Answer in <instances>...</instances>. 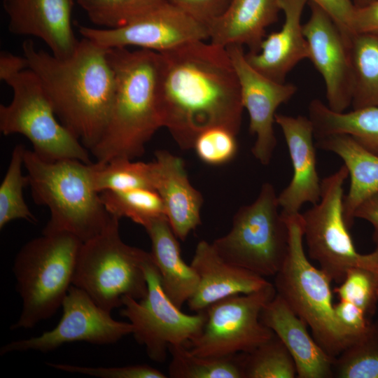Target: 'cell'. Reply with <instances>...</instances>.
<instances>
[{"label":"cell","instance_id":"cell-1","mask_svg":"<svg viewBox=\"0 0 378 378\" xmlns=\"http://www.w3.org/2000/svg\"><path fill=\"white\" fill-rule=\"evenodd\" d=\"M158 94L162 125L182 150L215 127L238 134L243 105L226 48L199 40L158 52Z\"/></svg>","mask_w":378,"mask_h":378},{"label":"cell","instance_id":"cell-2","mask_svg":"<svg viewBox=\"0 0 378 378\" xmlns=\"http://www.w3.org/2000/svg\"><path fill=\"white\" fill-rule=\"evenodd\" d=\"M22 48L59 122L90 151L106 130L115 90L107 50L84 37L64 57L37 49L31 39Z\"/></svg>","mask_w":378,"mask_h":378},{"label":"cell","instance_id":"cell-3","mask_svg":"<svg viewBox=\"0 0 378 378\" xmlns=\"http://www.w3.org/2000/svg\"><path fill=\"white\" fill-rule=\"evenodd\" d=\"M115 90L106 130L90 150L96 162L141 157L162 127L158 94L159 54L146 49H107Z\"/></svg>","mask_w":378,"mask_h":378},{"label":"cell","instance_id":"cell-4","mask_svg":"<svg viewBox=\"0 0 378 378\" xmlns=\"http://www.w3.org/2000/svg\"><path fill=\"white\" fill-rule=\"evenodd\" d=\"M24 167L34 202L46 206L50 213L42 233L68 232L84 242L111 222L113 216L94 188V162L47 161L26 149Z\"/></svg>","mask_w":378,"mask_h":378},{"label":"cell","instance_id":"cell-5","mask_svg":"<svg viewBox=\"0 0 378 378\" xmlns=\"http://www.w3.org/2000/svg\"><path fill=\"white\" fill-rule=\"evenodd\" d=\"M82 243L68 232L42 233L20 248L13 272L22 306L11 330L31 328L62 307Z\"/></svg>","mask_w":378,"mask_h":378},{"label":"cell","instance_id":"cell-6","mask_svg":"<svg viewBox=\"0 0 378 378\" xmlns=\"http://www.w3.org/2000/svg\"><path fill=\"white\" fill-rule=\"evenodd\" d=\"M289 234L286 258L274 276L276 293L307 324L320 346L335 358L352 341L338 322L330 279L315 267L304 247L301 213L285 217Z\"/></svg>","mask_w":378,"mask_h":378},{"label":"cell","instance_id":"cell-7","mask_svg":"<svg viewBox=\"0 0 378 378\" xmlns=\"http://www.w3.org/2000/svg\"><path fill=\"white\" fill-rule=\"evenodd\" d=\"M119 220L113 216L102 232L82 243L72 280L108 312L121 307L125 297L141 300L148 293L144 262L150 252L123 241Z\"/></svg>","mask_w":378,"mask_h":378},{"label":"cell","instance_id":"cell-8","mask_svg":"<svg viewBox=\"0 0 378 378\" xmlns=\"http://www.w3.org/2000/svg\"><path fill=\"white\" fill-rule=\"evenodd\" d=\"M274 186L264 183L252 203L239 208L232 226L211 244L225 261L262 276H274L288 252V225Z\"/></svg>","mask_w":378,"mask_h":378},{"label":"cell","instance_id":"cell-9","mask_svg":"<svg viewBox=\"0 0 378 378\" xmlns=\"http://www.w3.org/2000/svg\"><path fill=\"white\" fill-rule=\"evenodd\" d=\"M348 176L343 164L323 178L319 202L301 213L307 254L337 284L352 268L365 269L378 276V248L370 253H359L344 220V183Z\"/></svg>","mask_w":378,"mask_h":378},{"label":"cell","instance_id":"cell-10","mask_svg":"<svg viewBox=\"0 0 378 378\" xmlns=\"http://www.w3.org/2000/svg\"><path fill=\"white\" fill-rule=\"evenodd\" d=\"M13 90L8 105H0V130L4 135L19 134L32 144L41 159H64L91 164L88 150L59 120L37 76L26 69L6 82Z\"/></svg>","mask_w":378,"mask_h":378},{"label":"cell","instance_id":"cell-11","mask_svg":"<svg viewBox=\"0 0 378 378\" xmlns=\"http://www.w3.org/2000/svg\"><path fill=\"white\" fill-rule=\"evenodd\" d=\"M148 293L141 300L122 299L120 314L133 326L132 335L144 345L150 360L163 363L172 345H186L202 332L206 312L188 314L181 312L164 293L151 254L144 262Z\"/></svg>","mask_w":378,"mask_h":378},{"label":"cell","instance_id":"cell-12","mask_svg":"<svg viewBox=\"0 0 378 378\" xmlns=\"http://www.w3.org/2000/svg\"><path fill=\"white\" fill-rule=\"evenodd\" d=\"M274 284L246 294L221 299L206 309L200 334L187 345L195 355L228 357L248 353L270 340L274 332L260 320V314L276 295Z\"/></svg>","mask_w":378,"mask_h":378},{"label":"cell","instance_id":"cell-13","mask_svg":"<svg viewBox=\"0 0 378 378\" xmlns=\"http://www.w3.org/2000/svg\"><path fill=\"white\" fill-rule=\"evenodd\" d=\"M77 27L82 37L106 50L136 46L162 52L188 42L209 38L206 24L168 0L120 27Z\"/></svg>","mask_w":378,"mask_h":378},{"label":"cell","instance_id":"cell-14","mask_svg":"<svg viewBox=\"0 0 378 378\" xmlns=\"http://www.w3.org/2000/svg\"><path fill=\"white\" fill-rule=\"evenodd\" d=\"M62 307V317L53 329L38 336L7 343L1 348L0 354L27 351L46 353L75 342L110 344L133 332L134 327L130 322L113 319L111 312L102 309L83 290L74 285L71 286Z\"/></svg>","mask_w":378,"mask_h":378},{"label":"cell","instance_id":"cell-15","mask_svg":"<svg viewBox=\"0 0 378 378\" xmlns=\"http://www.w3.org/2000/svg\"><path fill=\"white\" fill-rule=\"evenodd\" d=\"M225 48L237 75L243 107L248 113L249 132L255 136L251 152L262 164L267 165L277 144L274 130L276 109L294 96L297 87L274 81L253 68L242 46Z\"/></svg>","mask_w":378,"mask_h":378},{"label":"cell","instance_id":"cell-16","mask_svg":"<svg viewBox=\"0 0 378 378\" xmlns=\"http://www.w3.org/2000/svg\"><path fill=\"white\" fill-rule=\"evenodd\" d=\"M308 2L311 13L303 24L308 59L323 78L327 106L344 112L351 105L353 91L349 43L332 18L316 4Z\"/></svg>","mask_w":378,"mask_h":378},{"label":"cell","instance_id":"cell-17","mask_svg":"<svg viewBox=\"0 0 378 378\" xmlns=\"http://www.w3.org/2000/svg\"><path fill=\"white\" fill-rule=\"evenodd\" d=\"M275 123L282 131L293 171L289 184L278 195V202L283 216H293L300 214L305 203L314 205L321 199L314 128L309 118L304 115L276 113Z\"/></svg>","mask_w":378,"mask_h":378},{"label":"cell","instance_id":"cell-18","mask_svg":"<svg viewBox=\"0 0 378 378\" xmlns=\"http://www.w3.org/2000/svg\"><path fill=\"white\" fill-rule=\"evenodd\" d=\"M75 0H3L9 31L42 40L55 56L64 57L75 50L78 39L71 23Z\"/></svg>","mask_w":378,"mask_h":378},{"label":"cell","instance_id":"cell-19","mask_svg":"<svg viewBox=\"0 0 378 378\" xmlns=\"http://www.w3.org/2000/svg\"><path fill=\"white\" fill-rule=\"evenodd\" d=\"M190 265L198 276L199 283L187 304L195 313L204 311L221 299L251 293L271 283L264 276L225 261L212 244L204 240L197 244Z\"/></svg>","mask_w":378,"mask_h":378},{"label":"cell","instance_id":"cell-20","mask_svg":"<svg viewBox=\"0 0 378 378\" xmlns=\"http://www.w3.org/2000/svg\"><path fill=\"white\" fill-rule=\"evenodd\" d=\"M153 186L176 237L184 241L201 224L203 197L189 181L184 161L166 150L155 152Z\"/></svg>","mask_w":378,"mask_h":378},{"label":"cell","instance_id":"cell-21","mask_svg":"<svg viewBox=\"0 0 378 378\" xmlns=\"http://www.w3.org/2000/svg\"><path fill=\"white\" fill-rule=\"evenodd\" d=\"M262 323L284 344L295 362L297 378H332L335 358L327 354L300 318L277 293L263 307Z\"/></svg>","mask_w":378,"mask_h":378},{"label":"cell","instance_id":"cell-22","mask_svg":"<svg viewBox=\"0 0 378 378\" xmlns=\"http://www.w3.org/2000/svg\"><path fill=\"white\" fill-rule=\"evenodd\" d=\"M284 21L281 28L265 36L258 52L245 53L248 64L265 76L285 83L288 74L309 59V46L301 19L308 0H279Z\"/></svg>","mask_w":378,"mask_h":378},{"label":"cell","instance_id":"cell-23","mask_svg":"<svg viewBox=\"0 0 378 378\" xmlns=\"http://www.w3.org/2000/svg\"><path fill=\"white\" fill-rule=\"evenodd\" d=\"M279 0H232L225 11L207 26L210 42L223 47L246 46L258 52L266 28L278 20Z\"/></svg>","mask_w":378,"mask_h":378},{"label":"cell","instance_id":"cell-24","mask_svg":"<svg viewBox=\"0 0 378 378\" xmlns=\"http://www.w3.org/2000/svg\"><path fill=\"white\" fill-rule=\"evenodd\" d=\"M316 147L339 156L346 166L350 186L343 199V214L350 230L354 213L368 198L378 192V155L369 151L353 137L335 134L316 139Z\"/></svg>","mask_w":378,"mask_h":378},{"label":"cell","instance_id":"cell-25","mask_svg":"<svg viewBox=\"0 0 378 378\" xmlns=\"http://www.w3.org/2000/svg\"><path fill=\"white\" fill-rule=\"evenodd\" d=\"M151 241V256L158 270L162 287L172 302L181 309L196 291L199 279L191 265L182 258L178 239L166 216L144 228Z\"/></svg>","mask_w":378,"mask_h":378},{"label":"cell","instance_id":"cell-26","mask_svg":"<svg viewBox=\"0 0 378 378\" xmlns=\"http://www.w3.org/2000/svg\"><path fill=\"white\" fill-rule=\"evenodd\" d=\"M308 113L316 139L335 134H348L378 155V106L337 112L321 100L314 99L308 106Z\"/></svg>","mask_w":378,"mask_h":378},{"label":"cell","instance_id":"cell-27","mask_svg":"<svg viewBox=\"0 0 378 378\" xmlns=\"http://www.w3.org/2000/svg\"><path fill=\"white\" fill-rule=\"evenodd\" d=\"M349 49L353 74V109L378 106V31L354 34Z\"/></svg>","mask_w":378,"mask_h":378},{"label":"cell","instance_id":"cell-28","mask_svg":"<svg viewBox=\"0 0 378 378\" xmlns=\"http://www.w3.org/2000/svg\"><path fill=\"white\" fill-rule=\"evenodd\" d=\"M172 378H243L240 354L228 357H207L192 354L186 345L169 348Z\"/></svg>","mask_w":378,"mask_h":378},{"label":"cell","instance_id":"cell-29","mask_svg":"<svg viewBox=\"0 0 378 378\" xmlns=\"http://www.w3.org/2000/svg\"><path fill=\"white\" fill-rule=\"evenodd\" d=\"M333 377L378 378V321H372L335 358Z\"/></svg>","mask_w":378,"mask_h":378},{"label":"cell","instance_id":"cell-30","mask_svg":"<svg viewBox=\"0 0 378 378\" xmlns=\"http://www.w3.org/2000/svg\"><path fill=\"white\" fill-rule=\"evenodd\" d=\"M99 195L111 216L119 219L129 218L144 228L153 220L166 216L162 200L153 189L104 191Z\"/></svg>","mask_w":378,"mask_h":378},{"label":"cell","instance_id":"cell-31","mask_svg":"<svg viewBox=\"0 0 378 378\" xmlns=\"http://www.w3.org/2000/svg\"><path fill=\"white\" fill-rule=\"evenodd\" d=\"M93 179L99 193L136 188L154 190L153 162H133L127 158L106 163L95 162Z\"/></svg>","mask_w":378,"mask_h":378},{"label":"cell","instance_id":"cell-32","mask_svg":"<svg viewBox=\"0 0 378 378\" xmlns=\"http://www.w3.org/2000/svg\"><path fill=\"white\" fill-rule=\"evenodd\" d=\"M243 378H295V362L281 340L273 336L248 353L240 354Z\"/></svg>","mask_w":378,"mask_h":378},{"label":"cell","instance_id":"cell-33","mask_svg":"<svg viewBox=\"0 0 378 378\" xmlns=\"http://www.w3.org/2000/svg\"><path fill=\"white\" fill-rule=\"evenodd\" d=\"M26 149L18 144L13 150L6 173L0 186V229L13 220L23 219L36 223L23 197V188L29 186L27 175L22 174Z\"/></svg>","mask_w":378,"mask_h":378},{"label":"cell","instance_id":"cell-34","mask_svg":"<svg viewBox=\"0 0 378 378\" xmlns=\"http://www.w3.org/2000/svg\"><path fill=\"white\" fill-rule=\"evenodd\" d=\"M166 0H75L90 22L105 29L127 24Z\"/></svg>","mask_w":378,"mask_h":378},{"label":"cell","instance_id":"cell-35","mask_svg":"<svg viewBox=\"0 0 378 378\" xmlns=\"http://www.w3.org/2000/svg\"><path fill=\"white\" fill-rule=\"evenodd\" d=\"M339 300L350 302L371 318L378 304V276L362 268L348 270L344 280L332 289Z\"/></svg>","mask_w":378,"mask_h":378},{"label":"cell","instance_id":"cell-36","mask_svg":"<svg viewBox=\"0 0 378 378\" xmlns=\"http://www.w3.org/2000/svg\"><path fill=\"white\" fill-rule=\"evenodd\" d=\"M235 134L231 130L215 127L202 132L196 139L193 148L204 163L220 165L233 160L238 150Z\"/></svg>","mask_w":378,"mask_h":378},{"label":"cell","instance_id":"cell-37","mask_svg":"<svg viewBox=\"0 0 378 378\" xmlns=\"http://www.w3.org/2000/svg\"><path fill=\"white\" fill-rule=\"evenodd\" d=\"M49 366L71 373H78L101 378H166L159 370L148 365H130L122 367H87L48 363Z\"/></svg>","mask_w":378,"mask_h":378},{"label":"cell","instance_id":"cell-38","mask_svg":"<svg viewBox=\"0 0 378 378\" xmlns=\"http://www.w3.org/2000/svg\"><path fill=\"white\" fill-rule=\"evenodd\" d=\"M168 1L195 19L208 25L225 11L232 0Z\"/></svg>","mask_w":378,"mask_h":378},{"label":"cell","instance_id":"cell-39","mask_svg":"<svg viewBox=\"0 0 378 378\" xmlns=\"http://www.w3.org/2000/svg\"><path fill=\"white\" fill-rule=\"evenodd\" d=\"M337 319L352 340L362 333L372 321L360 307L345 300L335 303Z\"/></svg>","mask_w":378,"mask_h":378},{"label":"cell","instance_id":"cell-40","mask_svg":"<svg viewBox=\"0 0 378 378\" xmlns=\"http://www.w3.org/2000/svg\"><path fill=\"white\" fill-rule=\"evenodd\" d=\"M323 9L334 21L343 34L346 42L354 32L352 21L356 6L352 0H308Z\"/></svg>","mask_w":378,"mask_h":378},{"label":"cell","instance_id":"cell-41","mask_svg":"<svg viewBox=\"0 0 378 378\" xmlns=\"http://www.w3.org/2000/svg\"><path fill=\"white\" fill-rule=\"evenodd\" d=\"M352 30L354 34L378 31V0L365 6H356Z\"/></svg>","mask_w":378,"mask_h":378},{"label":"cell","instance_id":"cell-42","mask_svg":"<svg viewBox=\"0 0 378 378\" xmlns=\"http://www.w3.org/2000/svg\"><path fill=\"white\" fill-rule=\"evenodd\" d=\"M28 61L23 56H18L7 51L0 53V79L6 83L23 71L28 69Z\"/></svg>","mask_w":378,"mask_h":378},{"label":"cell","instance_id":"cell-43","mask_svg":"<svg viewBox=\"0 0 378 378\" xmlns=\"http://www.w3.org/2000/svg\"><path fill=\"white\" fill-rule=\"evenodd\" d=\"M354 218L365 220L372 225V241L378 248V192L368 198L357 208Z\"/></svg>","mask_w":378,"mask_h":378},{"label":"cell","instance_id":"cell-44","mask_svg":"<svg viewBox=\"0 0 378 378\" xmlns=\"http://www.w3.org/2000/svg\"><path fill=\"white\" fill-rule=\"evenodd\" d=\"M356 7L368 6L377 0H352Z\"/></svg>","mask_w":378,"mask_h":378}]
</instances>
